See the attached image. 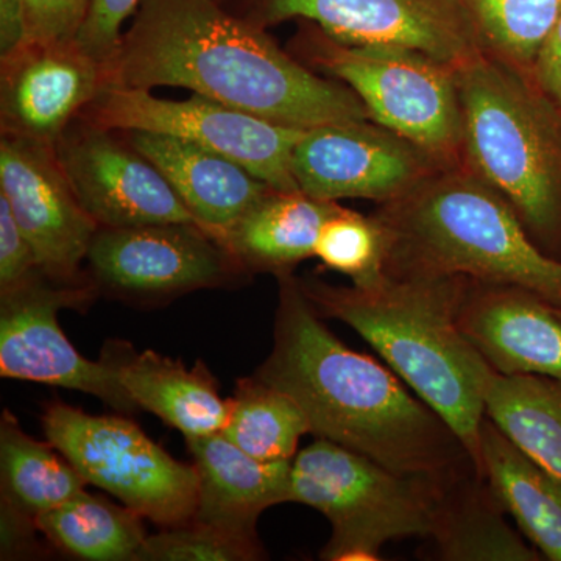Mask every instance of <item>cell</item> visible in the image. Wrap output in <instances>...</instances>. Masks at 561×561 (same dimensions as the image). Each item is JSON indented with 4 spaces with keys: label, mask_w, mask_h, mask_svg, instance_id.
I'll return each mask as SVG.
<instances>
[{
    "label": "cell",
    "mask_w": 561,
    "mask_h": 561,
    "mask_svg": "<svg viewBox=\"0 0 561 561\" xmlns=\"http://www.w3.org/2000/svg\"><path fill=\"white\" fill-rule=\"evenodd\" d=\"M142 516L87 490L36 518V529L61 552L90 561H136L147 535Z\"/></svg>",
    "instance_id": "cell-26"
},
{
    "label": "cell",
    "mask_w": 561,
    "mask_h": 561,
    "mask_svg": "<svg viewBox=\"0 0 561 561\" xmlns=\"http://www.w3.org/2000/svg\"><path fill=\"white\" fill-rule=\"evenodd\" d=\"M91 0H22L24 43H65L76 39Z\"/></svg>",
    "instance_id": "cell-32"
},
{
    "label": "cell",
    "mask_w": 561,
    "mask_h": 561,
    "mask_svg": "<svg viewBox=\"0 0 561 561\" xmlns=\"http://www.w3.org/2000/svg\"><path fill=\"white\" fill-rule=\"evenodd\" d=\"M22 0H0V57L24 43Z\"/></svg>",
    "instance_id": "cell-35"
},
{
    "label": "cell",
    "mask_w": 561,
    "mask_h": 561,
    "mask_svg": "<svg viewBox=\"0 0 561 561\" xmlns=\"http://www.w3.org/2000/svg\"><path fill=\"white\" fill-rule=\"evenodd\" d=\"M337 202L317 201L301 191H268L219 239L247 273H294L316 257L321 227Z\"/></svg>",
    "instance_id": "cell-22"
},
{
    "label": "cell",
    "mask_w": 561,
    "mask_h": 561,
    "mask_svg": "<svg viewBox=\"0 0 561 561\" xmlns=\"http://www.w3.org/2000/svg\"><path fill=\"white\" fill-rule=\"evenodd\" d=\"M44 435L83 476L162 529L190 523L201 478L195 465L173 459L125 416L90 415L54 401L43 413Z\"/></svg>",
    "instance_id": "cell-8"
},
{
    "label": "cell",
    "mask_w": 561,
    "mask_h": 561,
    "mask_svg": "<svg viewBox=\"0 0 561 561\" xmlns=\"http://www.w3.org/2000/svg\"><path fill=\"white\" fill-rule=\"evenodd\" d=\"M316 257L350 278L353 286H373L387 273L389 239L375 216L341 206L321 227Z\"/></svg>",
    "instance_id": "cell-29"
},
{
    "label": "cell",
    "mask_w": 561,
    "mask_h": 561,
    "mask_svg": "<svg viewBox=\"0 0 561 561\" xmlns=\"http://www.w3.org/2000/svg\"><path fill=\"white\" fill-rule=\"evenodd\" d=\"M375 217L389 239L387 272L522 287L561 309V260L546 253L512 206L467 165L438 168Z\"/></svg>",
    "instance_id": "cell-4"
},
{
    "label": "cell",
    "mask_w": 561,
    "mask_h": 561,
    "mask_svg": "<svg viewBox=\"0 0 561 561\" xmlns=\"http://www.w3.org/2000/svg\"><path fill=\"white\" fill-rule=\"evenodd\" d=\"M55 153L81 206L101 228L197 224L171 183L124 131L79 117L57 140Z\"/></svg>",
    "instance_id": "cell-13"
},
{
    "label": "cell",
    "mask_w": 561,
    "mask_h": 561,
    "mask_svg": "<svg viewBox=\"0 0 561 561\" xmlns=\"http://www.w3.org/2000/svg\"><path fill=\"white\" fill-rule=\"evenodd\" d=\"M481 471L502 507L545 559L561 561V481L508 440L486 416Z\"/></svg>",
    "instance_id": "cell-23"
},
{
    "label": "cell",
    "mask_w": 561,
    "mask_h": 561,
    "mask_svg": "<svg viewBox=\"0 0 561 561\" xmlns=\"http://www.w3.org/2000/svg\"><path fill=\"white\" fill-rule=\"evenodd\" d=\"M157 165L203 230L217 241L273 187L239 162L198 144L151 131H124Z\"/></svg>",
    "instance_id": "cell-18"
},
{
    "label": "cell",
    "mask_w": 561,
    "mask_h": 561,
    "mask_svg": "<svg viewBox=\"0 0 561 561\" xmlns=\"http://www.w3.org/2000/svg\"><path fill=\"white\" fill-rule=\"evenodd\" d=\"M140 0H91L76 43L103 68L116 57L124 24L138 11Z\"/></svg>",
    "instance_id": "cell-31"
},
{
    "label": "cell",
    "mask_w": 561,
    "mask_h": 561,
    "mask_svg": "<svg viewBox=\"0 0 561 561\" xmlns=\"http://www.w3.org/2000/svg\"><path fill=\"white\" fill-rule=\"evenodd\" d=\"M527 76L486 50L456 68L463 165L502 195L541 247L561 230V138Z\"/></svg>",
    "instance_id": "cell-5"
},
{
    "label": "cell",
    "mask_w": 561,
    "mask_h": 561,
    "mask_svg": "<svg viewBox=\"0 0 561 561\" xmlns=\"http://www.w3.org/2000/svg\"><path fill=\"white\" fill-rule=\"evenodd\" d=\"M201 478L195 522L243 538H257L262 513L287 504L291 460L264 461L219 434L186 438Z\"/></svg>",
    "instance_id": "cell-19"
},
{
    "label": "cell",
    "mask_w": 561,
    "mask_h": 561,
    "mask_svg": "<svg viewBox=\"0 0 561 561\" xmlns=\"http://www.w3.org/2000/svg\"><path fill=\"white\" fill-rule=\"evenodd\" d=\"M232 11L261 28L305 20L354 46L389 44L461 65L485 50L467 0H232Z\"/></svg>",
    "instance_id": "cell-10"
},
{
    "label": "cell",
    "mask_w": 561,
    "mask_h": 561,
    "mask_svg": "<svg viewBox=\"0 0 561 561\" xmlns=\"http://www.w3.org/2000/svg\"><path fill=\"white\" fill-rule=\"evenodd\" d=\"M485 476L474 461L435 485L430 537L437 559L446 561H538L541 553L507 522Z\"/></svg>",
    "instance_id": "cell-21"
},
{
    "label": "cell",
    "mask_w": 561,
    "mask_h": 561,
    "mask_svg": "<svg viewBox=\"0 0 561 561\" xmlns=\"http://www.w3.org/2000/svg\"><path fill=\"white\" fill-rule=\"evenodd\" d=\"M485 413L494 426L561 481V379L491 373Z\"/></svg>",
    "instance_id": "cell-25"
},
{
    "label": "cell",
    "mask_w": 561,
    "mask_h": 561,
    "mask_svg": "<svg viewBox=\"0 0 561 561\" xmlns=\"http://www.w3.org/2000/svg\"><path fill=\"white\" fill-rule=\"evenodd\" d=\"M260 538H243L191 519L144 541L136 561H254L264 559Z\"/></svg>",
    "instance_id": "cell-30"
},
{
    "label": "cell",
    "mask_w": 561,
    "mask_h": 561,
    "mask_svg": "<svg viewBox=\"0 0 561 561\" xmlns=\"http://www.w3.org/2000/svg\"><path fill=\"white\" fill-rule=\"evenodd\" d=\"M106 83L184 88L301 130L370 119L348 87L280 49L224 0H140Z\"/></svg>",
    "instance_id": "cell-1"
},
{
    "label": "cell",
    "mask_w": 561,
    "mask_h": 561,
    "mask_svg": "<svg viewBox=\"0 0 561 561\" xmlns=\"http://www.w3.org/2000/svg\"><path fill=\"white\" fill-rule=\"evenodd\" d=\"M0 194L35 251L41 273L61 286H90L81 271L99 225L77 198L54 146L2 135Z\"/></svg>",
    "instance_id": "cell-15"
},
{
    "label": "cell",
    "mask_w": 561,
    "mask_h": 561,
    "mask_svg": "<svg viewBox=\"0 0 561 561\" xmlns=\"http://www.w3.org/2000/svg\"><path fill=\"white\" fill-rule=\"evenodd\" d=\"M278 284L273 348L254 376L298 402L311 434L413 478L438 481L472 461L397 373L323 323L294 273Z\"/></svg>",
    "instance_id": "cell-2"
},
{
    "label": "cell",
    "mask_w": 561,
    "mask_h": 561,
    "mask_svg": "<svg viewBox=\"0 0 561 561\" xmlns=\"http://www.w3.org/2000/svg\"><path fill=\"white\" fill-rule=\"evenodd\" d=\"M483 49L530 73L561 14V0H467Z\"/></svg>",
    "instance_id": "cell-28"
},
{
    "label": "cell",
    "mask_w": 561,
    "mask_h": 561,
    "mask_svg": "<svg viewBox=\"0 0 561 561\" xmlns=\"http://www.w3.org/2000/svg\"><path fill=\"white\" fill-rule=\"evenodd\" d=\"M83 476L50 442L22 431L10 411L0 419V486L3 516L35 524L36 518L72 500L87 486Z\"/></svg>",
    "instance_id": "cell-24"
},
{
    "label": "cell",
    "mask_w": 561,
    "mask_h": 561,
    "mask_svg": "<svg viewBox=\"0 0 561 561\" xmlns=\"http://www.w3.org/2000/svg\"><path fill=\"white\" fill-rule=\"evenodd\" d=\"M289 47L308 68L348 87L376 124L411 140L442 168L463 164L456 68L408 47L341 43L312 22Z\"/></svg>",
    "instance_id": "cell-6"
},
{
    "label": "cell",
    "mask_w": 561,
    "mask_h": 561,
    "mask_svg": "<svg viewBox=\"0 0 561 561\" xmlns=\"http://www.w3.org/2000/svg\"><path fill=\"white\" fill-rule=\"evenodd\" d=\"M79 117L110 130L161 133L190 140L239 162L273 190L300 191L291 162L306 130L201 94L171 101L151 91L106 83Z\"/></svg>",
    "instance_id": "cell-9"
},
{
    "label": "cell",
    "mask_w": 561,
    "mask_h": 561,
    "mask_svg": "<svg viewBox=\"0 0 561 561\" xmlns=\"http://www.w3.org/2000/svg\"><path fill=\"white\" fill-rule=\"evenodd\" d=\"M38 272L35 251L0 194V294L21 286Z\"/></svg>",
    "instance_id": "cell-33"
},
{
    "label": "cell",
    "mask_w": 561,
    "mask_h": 561,
    "mask_svg": "<svg viewBox=\"0 0 561 561\" xmlns=\"http://www.w3.org/2000/svg\"><path fill=\"white\" fill-rule=\"evenodd\" d=\"M221 434L257 460H294L311 426L298 402L257 376L239 379Z\"/></svg>",
    "instance_id": "cell-27"
},
{
    "label": "cell",
    "mask_w": 561,
    "mask_h": 561,
    "mask_svg": "<svg viewBox=\"0 0 561 561\" xmlns=\"http://www.w3.org/2000/svg\"><path fill=\"white\" fill-rule=\"evenodd\" d=\"M438 168L426 151L371 119L309 128L291 162L298 187L317 201L379 205L404 197Z\"/></svg>",
    "instance_id": "cell-14"
},
{
    "label": "cell",
    "mask_w": 561,
    "mask_h": 561,
    "mask_svg": "<svg viewBox=\"0 0 561 561\" xmlns=\"http://www.w3.org/2000/svg\"><path fill=\"white\" fill-rule=\"evenodd\" d=\"M435 479L413 478L317 438L291 460L289 502L316 508L331 524L327 561H378L383 546L430 537Z\"/></svg>",
    "instance_id": "cell-7"
},
{
    "label": "cell",
    "mask_w": 561,
    "mask_h": 561,
    "mask_svg": "<svg viewBox=\"0 0 561 561\" xmlns=\"http://www.w3.org/2000/svg\"><path fill=\"white\" fill-rule=\"evenodd\" d=\"M298 283L321 317L348 324L448 423L481 471L485 389L494 370L457 320L468 279L387 272L368 287L332 286L317 278Z\"/></svg>",
    "instance_id": "cell-3"
},
{
    "label": "cell",
    "mask_w": 561,
    "mask_h": 561,
    "mask_svg": "<svg viewBox=\"0 0 561 561\" xmlns=\"http://www.w3.org/2000/svg\"><path fill=\"white\" fill-rule=\"evenodd\" d=\"M87 262L95 289L139 302L231 286L249 275L197 224L99 228Z\"/></svg>",
    "instance_id": "cell-12"
},
{
    "label": "cell",
    "mask_w": 561,
    "mask_h": 561,
    "mask_svg": "<svg viewBox=\"0 0 561 561\" xmlns=\"http://www.w3.org/2000/svg\"><path fill=\"white\" fill-rule=\"evenodd\" d=\"M457 320L468 342L500 375L561 379V321L538 295L468 279Z\"/></svg>",
    "instance_id": "cell-17"
},
{
    "label": "cell",
    "mask_w": 561,
    "mask_h": 561,
    "mask_svg": "<svg viewBox=\"0 0 561 561\" xmlns=\"http://www.w3.org/2000/svg\"><path fill=\"white\" fill-rule=\"evenodd\" d=\"M530 76L542 94L561 110V14Z\"/></svg>",
    "instance_id": "cell-34"
},
{
    "label": "cell",
    "mask_w": 561,
    "mask_h": 561,
    "mask_svg": "<svg viewBox=\"0 0 561 561\" xmlns=\"http://www.w3.org/2000/svg\"><path fill=\"white\" fill-rule=\"evenodd\" d=\"M553 311H556L557 317H559V320L561 321V309L553 308Z\"/></svg>",
    "instance_id": "cell-36"
},
{
    "label": "cell",
    "mask_w": 561,
    "mask_h": 561,
    "mask_svg": "<svg viewBox=\"0 0 561 561\" xmlns=\"http://www.w3.org/2000/svg\"><path fill=\"white\" fill-rule=\"evenodd\" d=\"M103 356L138 409L154 413L184 438L219 434L228 419L216 378L202 360L192 368L157 351L136 353L127 343L105 345Z\"/></svg>",
    "instance_id": "cell-20"
},
{
    "label": "cell",
    "mask_w": 561,
    "mask_h": 561,
    "mask_svg": "<svg viewBox=\"0 0 561 561\" xmlns=\"http://www.w3.org/2000/svg\"><path fill=\"white\" fill-rule=\"evenodd\" d=\"M2 135L54 146L106 84L101 62L76 41L22 43L0 57Z\"/></svg>",
    "instance_id": "cell-16"
},
{
    "label": "cell",
    "mask_w": 561,
    "mask_h": 561,
    "mask_svg": "<svg viewBox=\"0 0 561 561\" xmlns=\"http://www.w3.org/2000/svg\"><path fill=\"white\" fill-rule=\"evenodd\" d=\"M90 286H61L38 272L0 294V376L83 391L121 413L138 411L105 356L90 360L66 337L61 309L87 308L98 294Z\"/></svg>",
    "instance_id": "cell-11"
}]
</instances>
